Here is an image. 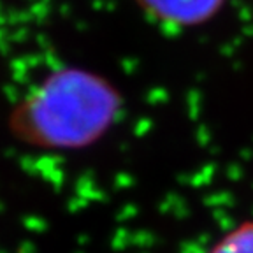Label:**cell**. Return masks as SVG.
Returning <instances> with one entry per match:
<instances>
[{
  "label": "cell",
  "instance_id": "cell-1",
  "mask_svg": "<svg viewBox=\"0 0 253 253\" xmlns=\"http://www.w3.org/2000/svg\"><path fill=\"white\" fill-rule=\"evenodd\" d=\"M123 95L106 76L84 67L53 69L32 84L9 113V130L39 150L79 151L116 125Z\"/></svg>",
  "mask_w": 253,
  "mask_h": 253
},
{
  "label": "cell",
  "instance_id": "cell-2",
  "mask_svg": "<svg viewBox=\"0 0 253 253\" xmlns=\"http://www.w3.org/2000/svg\"><path fill=\"white\" fill-rule=\"evenodd\" d=\"M134 2L155 23L178 30L210 23L227 4V0H134Z\"/></svg>",
  "mask_w": 253,
  "mask_h": 253
},
{
  "label": "cell",
  "instance_id": "cell-3",
  "mask_svg": "<svg viewBox=\"0 0 253 253\" xmlns=\"http://www.w3.org/2000/svg\"><path fill=\"white\" fill-rule=\"evenodd\" d=\"M206 253H253V220L230 229Z\"/></svg>",
  "mask_w": 253,
  "mask_h": 253
}]
</instances>
